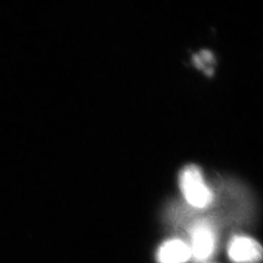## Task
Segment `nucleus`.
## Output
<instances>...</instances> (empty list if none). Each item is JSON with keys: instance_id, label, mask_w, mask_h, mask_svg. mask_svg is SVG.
<instances>
[{"instance_id": "nucleus-1", "label": "nucleus", "mask_w": 263, "mask_h": 263, "mask_svg": "<svg viewBox=\"0 0 263 263\" xmlns=\"http://www.w3.org/2000/svg\"><path fill=\"white\" fill-rule=\"evenodd\" d=\"M179 186L188 204L192 207L204 209L214 200V194L204 180L201 170L189 165L179 175Z\"/></svg>"}, {"instance_id": "nucleus-2", "label": "nucleus", "mask_w": 263, "mask_h": 263, "mask_svg": "<svg viewBox=\"0 0 263 263\" xmlns=\"http://www.w3.org/2000/svg\"><path fill=\"white\" fill-rule=\"evenodd\" d=\"M192 260L197 263L208 261L216 251V230L208 221H198L189 230Z\"/></svg>"}, {"instance_id": "nucleus-3", "label": "nucleus", "mask_w": 263, "mask_h": 263, "mask_svg": "<svg viewBox=\"0 0 263 263\" xmlns=\"http://www.w3.org/2000/svg\"><path fill=\"white\" fill-rule=\"evenodd\" d=\"M227 254L234 263H259L263 259V248L249 236H234L227 247Z\"/></svg>"}, {"instance_id": "nucleus-4", "label": "nucleus", "mask_w": 263, "mask_h": 263, "mask_svg": "<svg viewBox=\"0 0 263 263\" xmlns=\"http://www.w3.org/2000/svg\"><path fill=\"white\" fill-rule=\"evenodd\" d=\"M156 258L158 263H186L192 259L191 249L181 239H171L160 246Z\"/></svg>"}, {"instance_id": "nucleus-5", "label": "nucleus", "mask_w": 263, "mask_h": 263, "mask_svg": "<svg viewBox=\"0 0 263 263\" xmlns=\"http://www.w3.org/2000/svg\"><path fill=\"white\" fill-rule=\"evenodd\" d=\"M193 63L195 66L204 69L205 72L210 76L214 71L213 66L215 63V57L211 51L203 50L193 56Z\"/></svg>"}]
</instances>
